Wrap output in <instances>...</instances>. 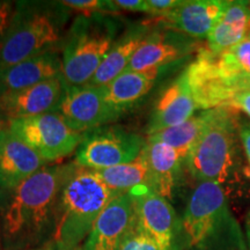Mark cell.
Returning a JSON list of instances; mask_svg holds the SVG:
<instances>
[{"mask_svg": "<svg viewBox=\"0 0 250 250\" xmlns=\"http://www.w3.org/2000/svg\"><path fill=\"white\" fill-rule=\"evenodd\" d=\"M76 162L45 166L17 186L0 188V233L7 250L42 248L54 240L62 186Z\"/></svg>", "mask_w": 250, "mask_h": 250, "instance_id": "obj_1", "label": "cell"}, {"mask_svg": "<svg viewBox=\"0 0 250 250\" xmlns=\"http://www.w3.org/2000/svg\"><path fill=\"white\" fill-rule=\"evenodd\" d=\"M237 115L229 107L214 108L211 121L188 153L186 165L193 179L234 186L242 181L241 140Z\"/></svg>", "mask_w": 250, "mask_h": 250, "instance_id": "obj_2", "label": "cell"}, {"mask_svg": "<svg viewBox=\"0 0 250 250\" xmlns=\"http://www.w3.org/2000/svg\"><path fill=\"white\" fill-rule=\"evenodd\" d=\"M182 228L189 248L245 250L242 233L228 208L226 191L218 183H198L188 202Z\"/></svg>", "mask_w": 250, "mask_h": 250, "instance_id": "obj_3", "label": "cell"}, {"mask_svg": "<svg viewBox=\"0 0 250 250\" xmlns=\"http://www.w3.org/2000/svg\"><path fill=\"white\" fill-rule=\"evenodd\" d=\"M117 196L92 169L76 164L59 197L52 241L66 248L79 247L86 241L96 219Z\"/></svg>", "mask_w": 250, "mask_h": 250, "instance_id": "obj_4", "label": "cell"}, {"mask_svg": "<svg viewBox=\"0 0 250 250\" xmlns=\"http://www.w3.org/2000/svg\"><path fill=\"white\" fill-rule=\"evenodd\" d=\"M118 21L109 14H81L73 21L62 45V76L66 86H83L93 79L118 39Z\"/></svg>", "mask_w": 250, "mask_h": 250, "instance_id": "obj_5", "label": "cell"}, {"mask_svg": "<svg viewBox=\"0 0 250 250\" xmlns=\"http://www.w3.org/2000/svg\"><path fill=\"white\" fill-rule=\"evenodd\" d=\"M62 8L18 2L13 20L0 45V72L34 56L55 50V45L62 39Z\"/></svg>", "mask_w": 250, "mask_h": 250, "instance_id": "obj_6", "label": "cell"}, {"mask_svg": "<svg viewBox=\"0 0 250 250\" xmlns=\"http://www.w3.org/2000/svg\"><path fill=\"white\" fill-rule=\"evenodd\" d=\"M7 127L48 164L77 151L85 136L71 129L56 111L24 120L8 121Z\"/></svg>", "mask_w": 250, "mask_h": 250, "instance_id": "obj_7", "label": "cell"}, {"mask_svg": "<svg viewBox=\"0 0 250 250\" xmlns=\"http://www.w3.org/2000/svg\"><path fill=\"white\" fill-rule=\"evenodd\" d=\"M146 139L136 132L116 126L89 131L76 153V164L92 170L105 169L133 161L142 154Z\"/></svg>", "mask_w": 250, "mask_h": 250, "instance_id": "obj_8", "label": "cell"}, {"mask_svg": "<svg viewBox=\"0 0 250 250\" xmlns=\"http://www.w3.org/2000/svg\"><path fill=\"white\" fill-rule=\"evenodd\" d=\"M55 111L66 121L71 129L83 134L105 126L122 115L108 103L104 87L89 83L66 86Z\"/></svg>", "mask_w": 250, "mask_h": 250, "instance_id": "obj_9", "label": "cell"}, {"mask_svg": "<svg viewBox=\"0 0 250 250\" xmlns=\"http://www.w3.org/2000/svg\"><path fill=\"white\" fill-rule=\"evenodd\" d=\"M129 193L134 202L137 229L154 240L165 250H173L176 214L169 201L148 186L136 188Z\"/></svg>", "mask_w": 250, "mask_h": 250, "instance_id": "obj_10", "label": "cell"}, {"mask_svg": "<svg viewBox=\"0 0 250 250\" xmlns=\"http://www.w3.org/2000/svg\"><path fill=\"white\" fill-rule=\"evenodd\" d=\"M197 46L195 39L179 31H152L137 49L126 71L161 70L191 56Z\"/></svg>", "mask_w": 250, "mask_h": 250, "instance_id": "obj_11", "label": "cell"}, {"mask_svg": "<svg viewBox=\"0 0 250 250\" xmlns=\"http://www.w3.org/2000/svg\"><path fill=\"white\" fill-rule=\"evenodd\" d=\"M136 226L134 202L130 193L112 199L83 242V250H120L125 237Z\"/></svg>", "mask_w": 250, "mask_h": 250, "instance_id": "obj_12", "label": "cell"}, {"mask_svg": "<svg viewBox=\"0 0 250 250\" xmlns=\"http://www.w3.org/2000/svg\"><path fill=\"white\" fill-rule=\"evenodd\" d=\"M65 89L66 83L59 76L17 92H6L0 98V115L8 122L55 111Z\"/></svg>", "mask_w": 250, "mask_h": 250, "instance_id": "obj_13", "label": "cell"}, {"mask_svg": "<svg viewBox=\"0 0 250 250\" xmlns=\"http://www.w3.org/2000/svg\"><path fill=\"white\" fill-rule=\"evenodd\" d=\"M229 2L225 0H181L180 5L160 21L168 29L195 40L204 39L223 17Z\"/></svg>", "mask_w": 250, "mask_h": 250, "instance_id": "obj_14", "label": "cell"}, {"mask_svg": "<svg viewBox=\"0 0 250 250\" xmlns=\"http://www.w3.org/2000/svg\"><path fill=\"white\" fill-rule=\"evenodd\" d=\"M197 109L183 71L156 100L147 125V136L183 123L195 115Z\"/></svg>", "mask_w": 250, "mask_h": 250, "instance_id": "obj_15", "label": "cell"}, {"mask_svg": "<svg viewBox=\"0 0 250 250\" xmlns=\"http://www.w3.org/2000/svg\"><path fill=\"white\" fill-rule=\"evenodd\" d=\"M45 166L48 162L6 127L0 140V188L17 186Z\"/></svg>", "mask_w": 250, "mask_h": 250, "instance_id": "obj_16", "label": "cell"}, {"mask_svg": "<svg viewBox=\"0 0 250 250\" xmlns=\"http://www.w3.org/2000/svg\"><path fill=\"white\" fill-rule=\"evenodd\" d=\"M201 51L210 70L234 96L250 90V35L219 55L212 54L208 49Z\"/></svg>", "mask_w": 250, "mask_h": 250, "instance_id": "obj_17", "label": "cell"}, {"mask_svg": "<svg viewBox=\"0 0 250 250\" xmlns=\"http://www.w3.org/2000/svg\"><path fill=\"white\" fill-rule=\"evenodd\" d=\"M62 62L58 51L50 50L0 72L4 92H17L62 76Z\"/></svg>", "mask_w": 250, "mask_h": 250, "instance_id": "obj_18", "label": "cell"}, {"mask_svg": "<svg viewBox=\"0 0 250 250\" xmlns=\"http://www.w3.org/2000/svg\"><path fill=\"white\" fill-rule=\"evenodd\" d=\"M143 154L147 162L149 188L168 201L173 199L183 159L170 146L148 140H146Z\"/></svg>", "mask_w": 250, "mask_h": 250, "instance_id": "obj_19", "label": "cell"}, {"mask_svg": "<svg viewBox=\"0 0 250 250\" xmlns=\"http://www.w3.org/2000/svg\"><path fill=\"white\" fill-rule=\"evenodd\" d=\"M148 28L145 24H137L118 37L111 46L110 51L103 59L96 73L94 74L93 79L88 83L89 85L104 87L124 73L137 49L142 44L144 39L148 35Z\"/></svg>", "mask_w": 250, "mask_h": 250, "instance_id": "obj_20", "label": "cell"}, {"mask_svg": "<svg viewBox=\"0 0 250 250\" xmlns=\"http://www.w3.org/2000/svg\"><path fill=\"white\" fill-rule=\"evenodd\" d=\"M250 34V2L230 1L223 17L208 34V49L219 55L242 42Z\"/></svg>", "mask_w": 250, "mask_h": 250, "instance_id": "obj_21", "label": "cell"}, {"mask_svg": "<svg viewBox=\"0 0 250 250\" xmlns=\"http://www.w3.org/2000/svg\"><path fill=\"white\" fill-rule=\"evenodd\" d=\"M160 71H125L104 86L108 103L123 114L151 92Z\"/></svg>", "mask_w": 250, "mask_h": 250, "instance_id": "obj_22", "label": "cell"}, {"mask_svg": "<svg viewBox=\"0 0 250 250\" xmlns=\"http://www.w3.org/2000/svg\"><path fill=\"white\" fill-rule=\"evenodd\" d=\"M212 114H213V109L203 110L201 114L193 115L191 118L176 126L168 127V129L149 134L146 140L162 143L170 146L176 149L183 161H186L188 153L190 152L193 144L201 137L203 131L208 126V122L211 121Z\"/></svg>", "mask_w": 250, "mask_h": 250, "instance_id": "obj_23", "label": "cell"}, {"mask_svg": "<svg viewBox=\"0 0 250 250\" xmlns=\"http://www.w3.org/2000/svg\"><path fill=\"white\" fill-rule=\"evenodd\" d=\"M93 171L105 187L118 195L129 193L143 186L149 187L148 167L143 152L131 162Z\"/></svg>", "mask_w": 250, "mask_h": 250, "instance_id": "obj_24", "label": "cell"}, {"mask_svg": "<svg viewBox=\"0 0 250 250\" xmlns=\"http://www.w3.org/2000/svg\"><path fill=\"white\" fill-rule=\"evenodd\" d=\"M61 4L64 7L83 13V15L110 14L117 13L120 11L115 6L114 1H107V0H64L61 1Z\"/></svg>", "mask_w": 250, "mask_h": 250, "instance_id": "obj_25", "label": "cell"}, {"mask_svg": "<svg viewBox=\"0 0 250 250\" xmlns=\"http://www.w3.org/2000/svg\"><path fill=\"white\" fill-rule=\"evenodd\" d=\"M120 250H165L160 245H158L154 240L134 228L125 237L124 242L122 243Z\"/></svg>", "mask_w": 250, "mask_h": 250, "instance_id": "obj_26", "label": "cell"}, {"mask_svg": "<svg viewBox=\"0 0 250 250\" xmlns=\"http://www.w3.org/2000/svg\"><path fill=\"white\" fill-rule=\"evenodd\" d=\"M181 0H146V13L162 19L180 5Z\"/></svg>", "mask_w": 250, "mask_h": 250, "instance_id": "obj_27", "label": "cell"}, {"mask_svg": "<svg viewBox=\"0 0 250 250\" xmlns=\"http://www.w3.org/2000/svg\"><path fill=\"white\" fill-rule=\"evenodd\" d=\"M15 7H17V4L14 5L12 1L0 0V45H1L9 26H11L12 20H13Z\"/></svg>", "mask_w": 250, "mask_h": 250, "instance_id": "obj_28", "label": "cell"}, {"mask_svg": "<svg viewBox=\"0 0 250 250\" xmlns=\"http://www.w3.org/2000/svg\"><path fill=\"white\" fill-rule=\"evenodd\" d=\"M237 129H239L242 149L250 165V122L245 120V118L237 117Z\"/></svg>", "mask_w": 250, "mask_h": 250, "instance_id": "obj_29", "label": "cell"}, {"mask_svg": "<svg viewBox=\"0 0 250 250\" xmlns=\"http://www.w3.org/2000/svg\"><path fill=\"white\" fill-rule=\"evenodd\" d=\"M114 4L120 11L123 9V11L146 13V0H115Z\"/></svg>", "mask_w": 250, "mask_h": 250, "instance_id": "obj_30", "label": "cell"}, {"mask_svg": "<svg viewBox=\"0 0 250 250\" xmlns=\"http://www.w3.org/2000/svg\"><path fill=\"white\" fill-rule=\"evenodd\" d=\"M229 107H236L245 111L247 115L250 117V90H246V92L239 93L233 101L230 102Z\"/></svg>", "mask_w": 250, "mask_h": 250, "instance_id": "obj_31", "label": "cell"}, {"mask_svg": "<svg viewBox=\"0 0 250 250\" xmlns=\"http://www.w3.org/2000/svg\"><path fill=\"white\" fill-rule=\"evenodd\" d=\"M43 248H44V250H83V246L74 247V248H66V247H62V246L57 245V243L54 241L49 242L48 245H45Z\"/></svg>", "mask_w": 250, "mask_h": 250, "instance_id": "obj_32", "label": "cell"}, {"mask_svg": "<svg viewBox=\"0 0 250 250\" xmlns=\"http://www.w3.org/2000/svg\"><path fill=\"white\" fill-rule=\"evenodd\" d=\"M246 229H247V239H248V245H249V249H250V212H249L248 217H247Z\"/></svg>", "mask_w": 250, "mask_h": 250, "instance_id": "obj_33", "label": "cell"}, {"mask_svg": "<svg viewBox=\"0 0 250 250\" xmlns=\"http://www.w3.org/2000/svg\"><path fill=\"white\" fill-rule=\"evenodd\" d=\"M6 127H7V123H5V121L2 120L1 117H0V140H1L2 133H4V131L6 130Z\"/></svg>", "mask_w": 250, "mask_h": 250, "instance_id": "obj_34", "label": "cell"}, {"mask_svg": "<svg viewBox=\"0 0 250 250\" xmlns=\"http://www.w3.org/2000/svg\"><path fill=\"white\" fill-rule=\"evenodd\" d=\"M5 92H4V88H2V86H1V83H0V98H1V95L2 94H4Z\"/></svg>", "mask_w": 250, "mask_h": 250, "instance_id": "obj_35", "label": "cell"}, {"mask_svg": "<svg viewBox=\"0 0 250 250\" xmlns=\"http://www.w3.org/2000/svg\"><path fill=\"white\" fill-rule=\"evenodd\" d=\"M31 250H44V248H43V247H42V248H37V249H31Z\"/></svg>", "mask_w": 250, "mask_h": 250, "instance_id": "obj_36", "label": "cell"}, {"mask_svg": "<svg viewBox=\"0 0 250 250\" xmlns=\"http://www.w3.org/2000/svg\"><path fill=\"white\" fill-rule=\"evenodd\" d=\"M0 250H1V236H0Z\"/></svg>", "mask_w": 250, "mask_h": 250, "instance_id": "obj_37", "label": "cell"}, {"mask_svg": "<svg viewBox=\"0 0 250 250\" xmlns=\"http://www.w3.org/2000/svg\"><path fill=\"white\" fill-rule=\"evenodd\" d=\"M249 35H250V34H249Z\"/></svg>", "mask_w": 250, "mask_h": 250, "instance_id": "obj_38", "label": "cell"}]
</instances>
